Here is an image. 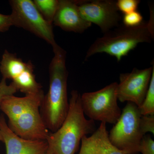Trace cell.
Returning <instances> with one entry per match:
<instances>
[{"instance_id": "6da1fadb", "label": "cell", "mask_w": 154, "mask_h": 154, "mask_svg": "<svg viewBox=\"0 0 154 154\" xmlns=\"http://www.w3.org/2000/svg\"><path fill=\"white\" fill-rule=\"evenodd\" d=\"M43 91L25 97L7 96L0 109L8 118V126L19 137L29 140L46 141L50 131L43 121L40 108Z\"/></svg>"}, {"instance_id": "7a4b0ae2", "label": "cell", "mask_w": 154, "mask_h": 154, "mask_svg": "<svg viewBox=\"0 0 154 154\" xmlns=\"http://www.w3.org/2000/svg\"><path fill=\"white\" fill-rule=\"evenodd\" d=\"M53 50L54 57L49 66V90L44 95L40 108L44 124L51 132H55L63 124L69 106L66 51L58 45L53 48Z\"/></svg>"}, {"instance_id": "3957f363", "label": "cell", "mask_w": 154, "mask_h": 154, "mask_svg": "<svg viewBox=\"0 0 154 154\" xmlns=\"http://www.w3.org/2000/svg\"><path fill=\"white\" fill-rule=\"evenodd\" d=\"M69 105L63 123L55 132L50 131L46 140L52 154H75L83 137L96 131L95 122L85 117L78 91H72Z\"/></svg>"}, {"instance_id": "277c9868", "label": "cell", "mask_w": 154, "mask_h": 154, "mask_svg": "<svg viewBox=\"0 0 154 154\" xmlns=\"http://www.w3.org/2000/svg\"><path fill=\"white\" fill-rule=\"evenodd\" d=\"M149 22H143L138 26L127 27L123 24L104 33L96 39L89 48L85 56L87 60L96 54L106 53L121 60L130 51L141 43H150L154 39V15Z\"/></svg>"}, {"instance_id": "5b68a950", "label": "cell", "mask_w": 154, "mask_h": 154, "mask_svg": "<svg viewBox=\"0 0 154 154\" xmlns=\"http://www.w3.org/2000/svg\"><path fill=\"white\" fill-rule=\"evenodd\" d=\"M140 110L134 103L127 102L121 115L108 133L110 142L125 154L139 152L144 136L140 126Z\"/></svg>"}, {"instance_id": "8992f818", "label": "cell", "mask_w": 154, "mask_h": 154, "mask_svg": "<svg viewBox=\"0 0 154 154\" xmlns=\"http://www.w3.org/2000/svg\"><path fill=\"white\" fill-rule=\"evenodd\" d=\"M117 85L112 83L99 91L81 95L83 112L89 119L106 124L116 123L122 113L117 103Z\"/></svg>"}, {"instance_id": "52a82bcc", "label": "cell", "mask_w": 154, "mask_h": 154, "mask_svg": "<svg viewBox=\"0 0 154 154\" xmlns=\"http://www.w3.org/2000/svg\"><path fill=\"white\" fill-rule=\"evenodd\" d=\"M14 26L24 28L50 44L52 48L57 45L54 34L52 24L42 17L33 1L11 0Z\"/></svg>"}, {"instance_id": "ba28073f", "label": "cell", "mask_w": 154, "mask_h": 154, "mask_svg": "<svg viewBox=\"0 0 154 154\" xmlns=\"http://www.w3.org/2000/svg\"><path fill=\"white\" fill-rule=\"evenodd\" d=\"M30 62L26 63L16 54L5 50L0 62V72L3 78L12 80L17 91L25 95L38 94L42 91L41 84L37 82Z\"/></svg>"}, {"instance_id": "9c48e42d", "label": "cell", "mask_w": 154, "mask_h": 154, "mask_svg": "<svg viewBox=\"0 0 154 154\" xmlns=\"http://www.w3.org/2000/svg\"><path fill=\"white\" fill-rule=\"evenodd\" d=\"M83 19L99 26L105 33L120 25L122 19L114 0H76Z\"/></svg>"}, {"instance_id": "30bf717a", "label": "cell", "mask_w": 154, "mask_h": 154, "mask_svg": "<svg viewBox=\"0 0 154 154\" xmlns=\"http://www.w3.org/2000/svg\"><path fill=\"white\" fill-rule=\"evenodd\" d=\"M152 70L153 66L143 69L134 68L131 72L121 74L116 90L118 100L132 102L140 107L148 90Z\"/></svg>"}, {"instance_id": "8fae6325", "label": "cell", "mask_w": 154, "mask_h": 154, "mask_svg": "<svg viewBox=\"0 0 154 154\" xmlns=\"http://www.w3.org/2000/svg\"><path fill=\"white\" fill-rule=\"evenodd\" d=\"M0 128L6 154H44L47 152L46 141L29 140L19 137L10 129L3 116H0Z\"/></svg>"}, {"instance_id": "7c38bea8", "label": "cell", "mask_w": 154, "mask_h": 154, "mask_svg": "<svg viewBox=\"0 0 154 154\" xmlns=\"http://www.w3.org/2000/svg\"><path fill=\"white\" fill-rule=\"evenodd\" d=\"M53 24L65 31L78 33H83L92 25L81 16L76 1L70 0H59Z\"/></svg>"}, {"instance_id": "4fadbf2b", "label": "cell", "mask_w": 154, "mask_h": 154, "mask_svg": "<svg viewBox=\"0 0 154 154\" xmlns=\"http://www.w3.org/2000/svg\"><path fill=\"white\" fill-rule=\"evenodd\" d=\"M78 154H125L110 142L106 124L101 122L99 127L90 137L84 136Z\"/></svg>"}, {"instance_id": "5bb4252c", "label": "cell", "mask_w": 154, "mask_h": 154, "mask_svg": "<svg viewBox=\"0 0 154 154\" xmlns=\"http://www.w3.org/2000/svg\"><path fill=\"white\" fill-rule=\"evenodd\" d=\"M59 0H34L33 2L44 19L53 25Z\"/></svg>"}, {"instance_id": "9a60e30c", "label": "cell", "mask_w": 154, "mask_h": 154, "mask_svg": "<svg viewBox=\"0 0 154 154\" xmlns=\"http://www.w3.org/2000/svg\"><path fill=\"white\" fill-rule=\"evenodd\" d=\"M150 82L145 98L140 107H139L142 115H154V65Z\"/></svg>"}, {"instance_id": "2e32d148", "label": "cell", "mask_w": 154, "mask_h": 154, "mask_svg": "<svg viewBox=\"0 0 154 154\" xmlns=\"http://www.w3.org/2000/svg\"><path fill=\"white\" fill-rule=\"evenodd\" d=\"M139 0H118L116 1V6L119 12L126 14L137 11Z\"/></svg>"}, {"instance_id": "e0dca14e", "label": "cell", "mask_w": 154, "mask_h": 154, "mask_svg": "<svg viewBox=\"0 0 154 154\" xmlns=\"http://www.w3.org/2000/svg\"><path fill=\"white\" fill-rule=\"evenodd\" d=\"M123 25L127 27H134L140 25L143 21V17L137 11L124 14L122 17Z\"/></svg>"}, {"instance_id": "ac0fdd59", "label": "cell", "mask_w": 154, "mask_h": 154, "mask_svg": "<svg viewBox=\"0 0 154 154\" xmlns=\"http://www.w3.org/2000/svg\"><path fill=\"white\" fill-rule=\"evenodd\" d=\"M141 131L145 135L148 132L154 134V115H142L140 121Z\"/></svg>"}, {"instance_id": "d6986e66", "label": "cell", "mask_w": 154, "mask_h": 154, "mask_svg": "<svg viewBox=\"0 0 154 154\" xmlns=\"http://www.w3.org/2000/svg\"><path fill=\"white\" fill-rule=\"evenodd\" d=\"M6 80L2 78L0 82V105L5 98L7 96H14L18 91L12 83L8 85Z\"/></svg>"}, {"instance_id": "ffe728a7", "label": "cell", "mask_w": 154, "mask_h": 154, "mask_svg": "<svg viewBox=\"0 0 154 154\" xmlns=\"http://www.w3.org/2000/svg\"><path fill=\"white\" fill-rule=\"evenodd\" d=\"M139 152L142 154H154V141L149 135H145L143 137Z\"/></svg>"}, {"instance_id": "44dd1931", "label": "cell", "mask_w": 154, "mask_h": 154, "mask_svg": "<svg viewBox=\"0 0 154 154\" xmlns=\"http://www.w3.org/2000/svg\"><path fill=\"white\" fill-rule=\"evenodd\" d=\"M12 26H14V22L12 15L0 14V32L8 31Z\"/></svg>"}, {"instance_id": "7402d4cb", "label": "cell", "mask_w": 154, "mask_h": 154, "mask_svg": "<svg viewBox=\"0 0 154 154\" xmlns=\"http://www.w3.org/2000/svg\"><path fill=\"white\" fill-rule=\"evenodd\" d=\"M0 141L3 142V138L1 131V128H0Z\"/></svg>"}, {"instance_id": "603a6c76", "label": "cell", "mask_w": 154, "mask_h": 154, "mask_svg": "<svg viewBox=\"0 0 154 154\" xmlns=\"http://www.w3.org/2000/svg\"><path fill=\"white\" fill-rule=\"evenodd\" d=\"M44 154H52V153L50 151L48 150V149L47 152L45 153Z\"/></svg>"}]
</instances>
